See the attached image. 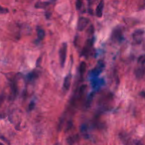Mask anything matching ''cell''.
<instances>
[{"label":"cell","instance_id":"e0dca14e","mask_svg":"<svg viewBox=\"0 0 145 145\" xmlns=\"http://www.w3.org/2000/svg\"><path fill=\"white\" fill-rule=\"evenodd\" d=\"M82 3H83V0H76V7L77 9H80L82 6Z\"/></svg>","mask_w":145,"mask_h":145},{"label":"cell","instance_id":"30bf717a","mask_svg":"<svg viewBox=\"0 0 145 145\" xmlns=\"http://www.w3.org/2000/svg\"><path fill=\"white\" fill-rule=\"evenodd\" d=\"M11 92H12L13 96H14V97L16 96L18 89H17V84L16 81H12V82H11Z\"/></svg>","mask_w":145,"mask_h":145},{"label":"cell","instance_id":"6da1fadb","mask_svg":"<svg viewBox=\"0 0 145 145\" xmlns=\"http://www.w3.org/2000/svg\"><path fill=\"white\" fill-rule=\"evenodd\" d=\"M67 53V43L64 42L61 46L59 52V62H60V65L62 67H64L65 66V62H66Z\"/></svg>","mask_w":145,"mask_h":145},{"label":"cell","instance_id":"7402d4cb","mask_svg":"<svg viewBox=\"0 0 145 145\" xmlns=\"http://www.w3.org/2000/svg\"><path fill=\"white\" fill-rule=\"evenodd\" d=\"M145 8V0H142V2L141 6H140V8L142 9V8Z\"/></svg>","mask_w":145,"mask_h":145},{"label":"cell","instance_id":"5bb4252c","mask_svg":"<svg viewBox=\"0 0 145 145\" xmlns=\"http://www.w3.org/2000/svg\"><path fill=\"white\" fill-rule=\"evenodd\" d=\"M93 93H91V94L89 96V97L88 98L87 101H86V108H88L90 106L91 103V102H92V100H93Z\"/></svg>","mask_w":145,"mask_h":145},{"label":"cell","instance_id":"44dd1931","mask_svg":"<svg viewBox=\"0 0 145 145\" xmlns=\"http://www.w3.org/2000/svg\"><path fill=\"white\" fill-rule=\"evenodd\" d=\"M72 122H69V123H68V125H67V130H70L71 128H72Z\"/></svg>","mask_w":145,"mask_h":145},{"label":"cell","instance_id":"3957f363","mask_svg":"<svg viewBox=\"0 0 145 145\" xmlns=\"http://www.w3.org/2000/svg\"><path fill=\"white\" fill-rule=\"evenodd\" d=\"M112 38L117 41L123 40V33H122V30L120 29V28H116V29L113 31V34H112Z\"/></svg>","mask_w":145,"mask_h":145},{"label":"cell","instance_id":"9c48e42d","mask_svg":"<svg viewBox=\"0 0 145 145\" xmlns=\"http://www.w3.org/2000/svg\"><path fill=\"white\" fill-rule=\"evenodd\" d=\"M79 137L78 135H74L69 136L67 139V142L69 145H73L76 142L79 140Z\"/></svg>","mask_w":145,"mask_h":145},{"label":"cell","instance_id":"277c9868","mask_svg":"<svg viewBox=\"0 0 145 145\" xmlns=\"http://www.w3.org/2000/svg\"><path fill=\"white\" fill-rule=\"evenodd\" d=\"M144 33V31L143 30H137L134 32L133 33V38H134L135 40L138 43H140L142 42V36Z\"/></svg>","mask_w":145,"mask_h":145},{"label":"cell","instance_id":"4fadbf2b","mask_svg":"<svg viewBox=\"0 0 145 145\" xmlns=\"http://www.w3.org/2000/svg\"><path fill=\"white\" fill-rule=\"evenodd\" d=\"M49 3L48 2H38L36 3L35 4V8H45L47 6H48Z\"/></svg>","mask_w":145,"mask_h":145},{"label":"cell","instance_id":"ba28073f","mask_svg":"<svg viewBox=\"0 0 145 145\" xmlns=\"http://www.w3.org/2000/svg\"><path fill=\"white\" fill-rule=\"evenodd\" d=\"M135 74L136 77L138 78V79H141L144 76L145 74V68L144 67H140L137 68L135 71Z\"/></svg>","mask_w":145,"mask_h":145},{"label":"cell","instance_id":"8fae6325","mask_svg":"<svg viewBox=\"0 0 145 145\" xmlns=\"http://www.w3.org/2000/svg\"><path fill=\"white\" fill-rule=\"evenodd\" d=\"M86 64L85 62H82V63L80 64L79 65V74H80L81 76L84 74L86 72Z\"/></svg>","mask_w":145,"mask_h":145},{"label":"cell","instance_id":"7c38bea8","mask_svg":"<svg viewBox=\"0 0 145 145\" xmlns=\"http://www.w3.org/2000/svg\"><path fill=\"white\" fill-rule=\"evenodd\" d=\"M37 34H38V38H39V40H42L45 38V31H44L42 28H40V27H38V29H37Z\"/></svg>","mask_w":145,"mask_h":145},{"label":"cell","instance_id":"ffe728a7","mask_svg":"<svg viewBox=\"0 0 145 145\" xmlns=\"http://www.w3.org/2000/svg\"><path fill=\"white\" fill-rule=\"evenodd\" d=\"M34 106H35V102L31 101L29 104V106H28V110H32L34 108Z\"/></svg>","mask_w":145,"mask_h":145},{"label":"cell","instance_id":"52a82bcc","mask_svg":"<svg viewBox=\"0 0 145 145\" xmlns=\"http://www.w3.org/2000/svg\"><path fill=\"white\" fill-rule=\"evenodd\" d=\"M103 84H104V81H103V79L93 78V80L92 81V86H93V89H99V88H100Z\"/></svg>","mask_w":145,"mask_h":145},{"label":"cell","instance_id":"ac0fdd59","mask_svg":"<svg viewBox=\"0 0 145 145\" xmlns=\"http://www.w3.org/2000/svg\"><path fill=\"white\" fill-rule=\"evenodd\" d=\"M8 12V9L7 8H4V7H2L0 6V14H7V13Z\"/></svg>","mask_w":145,"mask_h":145},{"label":"cell","instance_id":"5b68a950","mask_svg":"<svg viewBox=\"0 0 145 145\" xmlns=\"http://www.w3.org/2000/svg\"><path fill=\"white\" fill-rule=\"evenodd\" d=\"M103 8H104V2H103V0H101L99 2V4H98L96 10V14L97 16V17H99V18L101 17L102 15H103Z\"/></svg>","mask_w":145,"mask_h":145},{"label":"cell","instance_id":"9a60e30c","mask_svg":"<svg viewBox=\"0 0 145 145\" xmlns=\"http://www.w3.org/2000/svg\"><path fill=\"white\" fill-rule=\"evenodd\" d=\"M138 62L141 64L142 65H144L145 64V55H142L138 58Z\"/></svg>","mask_w":145,"mask_h":145},{"label":"cell","instance_id":"484cf974","mask_svg":"<svg viewBox=\"0 0 145 145\" xmlns=\"http://www.w3.org/2000/svg\"><path fill=\"white\" fill-rule=\"evenodd\" d=\"M0 145H4V144H3V143H1V142H0Z\"/></svg>","mask_w":145,"mask_h":145},{"label":"cell","instance_id":"603a6c76","mask_svg":"<svg viewBox=\"0 0 145 145\" xmlns=\"http://www.w3.org/2000/svg\"><path fill=\"white\" fill-rule=\"evenodd\" d=\"M3 101H4V96L3 95H0V106H1Z\"/></svg>","mask_w":145,"mask_h":145},{"label":"cell","instance_id":"cb8c5ba5","mask_svg":"<svg viewBox=\"0 0 145 145\" xmlns=\"http://www.w3.org/2000/svg\"><path fill=\"white\" fill-rule=\"evenodd\" d=\"M140 96H142V97L144 98V99H145V91H143L140 92Z\"/></svg>","mask_w":145,"mask_h":145},{"label":"cell","instance_id":"7a4b0ae2","mask_svg":"<svg viewBox=\"0 0 145 145\" xmlns=\"http://www.w3.org/2000/svg\"><path fill=\"white\" fill-rule=\"evenodd\" d=\"M89 23V20L87 18H85V17H81L79 18V21H78L77 24V29L79 31H82L85 29L86 26L88 25Z\"/></svg>","mask_w":145,"mask_h":145},{"label":"cell","instance_id":"d6986e66","mask_svg":"<svg viewBox=\"0 0 145 145\" xmlns=\"http://www.w3.org/2000/svg\"><path fill=\"white\" fill-rule=\"evenodd\" d=\"M87 129H88V127L86 125L84 124L82 125V127H81V131L82 132V133H86V131H87Z\"/></svg>","mask_w":145,"mask_h":145},{"label":"cell","instance_id":"d4e9b609","mask_svg":"<svg viewBox=\"0 0 145 145\" xmlns=\"http://www.w3.org/2000/svg\"><path fill=\"white\" fill-rule=\"evenodd\" d=\"M136 145H143V144H142L140 142H137V143H136Z\"/></svg>","mask_w":145,"mask_h":145},{"label":"cell","instance_id":"2e32d148","mask_svg":"<svg viewBox=\"0 0 145 145\" xmlns=\"http://www.w3.org/2000/svg\"><path fill=\"white\" fill-rule=\"evenodd\" d=\"M37 76H38V75L36 74V73H35V72H31V73L29 74V75H28V79H29L30 80H33V79H35Z\"/></svg>","mask_w":145,"mask_h":145},{"label":"cell","instance_id":"8992f818","mask_svg":"<svg viewBox=\"0 0 145 145\" xmlns=\"http://www.w3.org/2000/svg\"><path fill=\"white\" fill-rule=\"evenodd\" d=\"M71 81H72V76H71V74H68L67 76L65 77V81H64V84H63L64 90L65 91L69 90L71 85Z\"/></svg>","mask_w":145,"mask_h":145}]
</instances>
